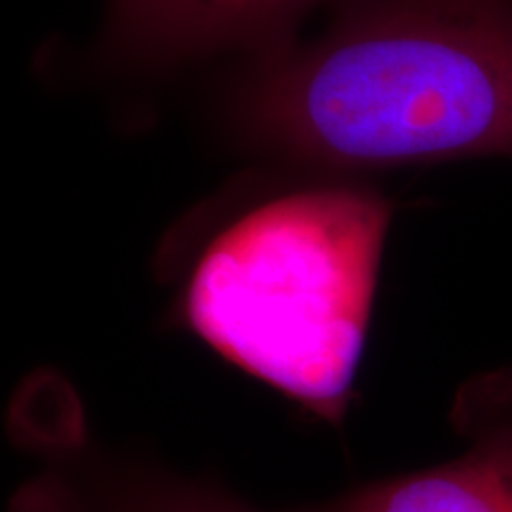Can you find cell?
Segmentation results:
<instances>
[{"label":"cell","mask_w":512,"mask_h":512,"mask_svg":"<svg viewBox=\"0 0 512 512\" xmlns=\"http://www.w3.org/2000/svg\"><path fill=\"white\" fill-rule=\"evenodd\" d=\"M387 226V202L363 190H299L259 204L192 268L185 325L233 366L339 422L366 344Z\"/></svg>","instance_id":"7a4b0ae2"},{"label":"cell","mask_w":512,"mask_h":512,"mask_svg":"<svg viewBox=\"0 0 512 512\" xmlns=\"http://www.w3.org/2000/svg\"><path fill=\"white\" fill-rule=\"evenodd\" d=\"M34 448L38 467L12 494L8 512H268L219 484L102 448L81 432L60 427L34 437Z\"/></svg>","instance_id":"3957f363"},{"label":"cell","mask_w":512,"mask_h":512,"mask_svg":"<svg viewBox=\"0 0 512 512\" xmlns=\"http://www.w3.org/2000/svg\"><path fill=\"white\" fill-rule=\"evenodd\" d=\"M323 0H107L110 41L140 62H178L228 48L287 46Z\"/></svg>","instance_id":"5b68a950"},{"label":"cell","mask_w":512,"mask_h":512,"mask_svg":"<svg viewBox=\"0 0 512 512\" xmlns=\"http://www.w3.org/2000/svg\"><path fill=\"white\" fill-rule=\"evenodd\" d=\"M456 458L380 479L311 512H512V373L472 382L456 403Z\"/></svg>","instance_id":"277c9868"},{"label":"cell","mask_w":512,"mask_h":512,"mask_svg":"<svg viewBox=\"0 0 512 512\" xmlns=\"http://www.w3.org/2000/svg\"><path fill=\"white\" fill-rule=\"evenodd\" d=\"M261 150L328 169L512 155V0H349L235 102Z\"/></svg>","instance_id":"6da1fadb"}]
</instances>
